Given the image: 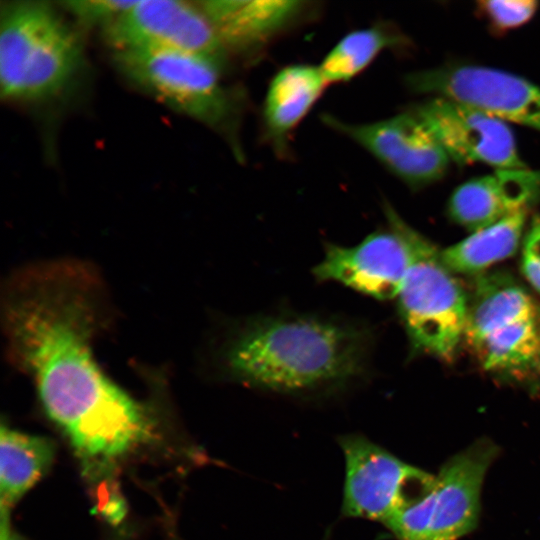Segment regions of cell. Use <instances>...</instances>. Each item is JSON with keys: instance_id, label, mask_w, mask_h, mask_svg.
I'll return each mask as SVG.
<instances>
[{"instance_id": "6da1fadb", "label": "cell", "mask_w": 540, "mask_h": 540, "mask_svg": "<svg viewBox=\"0 0 540 540\" xmlns=\"http://www.w3.org/2000/svg\"><path fill=\"white\" fill-rule=\"evenodd\" d=\"M91 301L61 275L40 276L8 303L19 359L47 415L92 465L105 466L150 439L148 408L113 383L91 350Z\"/></svg>"}, {"instance_id": "7a4b0ae2", "label": "cell", "mask_w": 540, "mask_h": 540, "mask_svg": "<svg viewBox=\"0 0 540 540\" xmlns=\"http://www.w3.org/2000/svg\"><path fill=\"white\" fill-rule=\"evenodd\" d=\"M373 329L336 315L276 312L242 320L222 349L226 375L287 395L343 390L368 375Z\"/></svg>"}, {"instance_id": "3957f363", "label": "cell", "mask_w": 540, "mask_h": 540, "mask_svg": "<svg viewBox=\"0 0 540 540\" xmlns=\"http://www.w3.org/2000/svg\"><path fill=\"white\" fill-rule=\"evenodd\" d=\"M82 58L78 37L48 3L2 5V98L35 101L54 97L71 83Z\"/></svg>"}, {"instance_id": "277c9868", "label": "cell", "mask_w": 540, "mask_h": 540, "mask_svg": "<svg viewBox=\"0 0 540 540\" xmlns=\"http://www.w3.org/2000/svg\"><path fill=\"white\" fill-rule=\"evenodd\" d=\"M386 221L402 235L410 256L397 296L398 313L414 353L452 362L463 343L468 293L443 263L440 250L389 204Z\"/></svg>"}, {"instance_id": "5b68a950", "label": "cell", "mask_w": 540, "mask_h": 540, "mask_svg": "<svg viewBox=\"0 0 540 540\" xmlns=\"http://www.w3.org/2000/svg\"><path fill=\"white\" fill-rule=\"evenodd\" d=\"M119 70L139 88L171 108L223 133L243 159L239 139L243 101L221 79L223 63L165 48L114 51Z\"/></svg>"}, {"instance_id": "8992f818", "label": "cell", "mask_w": 540, "mask_h": 540, "mask_svg": "<svg viewBox=\"0 0 540 540\" xmlns=\"http://www.w3.org/2000/svg\"><path fill=\"white\" fill-rule=\"evenodd\" d=\"M463 343L487 374L526 387L540 383V302L518 283H499L470 303Z\"/></svg>"}, {"instance_id": "52a82bcc", "label": "cell", "mask_w": 540, "mask_h": 540, "mask_svg": "<svg viewBox=\"0 0 540 540\" xmlns=\"http://www.w3.org/2000/svg\"><path fill=\"white\" fill-rule=\"evenodd\" d=\"M499 448L480 439L451 457L385 525L397 540H458L478 523L483 481Z\"/></svg>"}, {"instance_id": "ba28073f", "label": "cell", "mask_w": 540, "mask_h": 540, "mask_svg": "<svg viewBox=\"0 0 540 540\" xmlns=\"http://www.w3.org/2000/svg\"><path fill=\"white\" fill-rule=\"evenodd\" d=\"M345 476L342 513L386 525L434 475L412 466L359 434L339 438Z\"/></svg>"}, {"instance_id": "9c48e42d", "label": "cell", "mask_w": 540, "mask_h": 540, "mask_svg": "<svg viewBox=\"0 0 540 540\" xmlns=\"http://www.w3.org/2000/svg\"><path fill=\"white\" fill-rule=\"evenodd\" d=\"M405 82L415 93L457 100L540 132V87L517 74L457 63L410 73Z\"/></svg>"}, {"instance_id": "30bf717a", "label": "cell", "mask_w": 540, "mask_h": 540, "mask_svg": "<svg viewBox=\"0 0 540 540\" xmlns=\"http://www.w3.org/2000/svg\"><path fill=\"white\" fill-rule=\"evenodd\" d=\"M321 120L366 150L412 190L434 184L448 172L451 160L447 153L410 109L367 123L343 121L328 113Z\"/></svg>"}, {"instance_id": "8fae6325", "label": "cell", "mask_w": 540, "mask_h": 540, "mask_svg": "<svg viewBox=\"0 0 540 540\" xmlns=\"http://www.w3.org/2000/svg\"><path fill=\"white\" fill-rule=\"evenodd\" d=\"M428 127L451 162L495 170L527 168L508 123L446 97L431 96L409 108Z\"/></svg>"}, {"instance_id": "7c38bea8", "label": "cell", "mask_w": 540, "mask_h": 540, "mask_svg": "<svg viewBox=\"0 0 540 540\" xmlns=\"http://www.w3.org/2000/svg\"><path fill=\"white\" fill-rule=\"evenodd\" d=\"M114 51L165 48L224 63L226 50L197 2L142 0L106 26Z\"/></svg>"}, {"instance_id": "4fadbf2b", "label": "cell", "mask_w": 540, "mask_h": 540, "mask_svg": "<svg viewBox=\"0 0 540 540\" xmlns=\"http://www.w3.org/2000/svg\"><path fill=\"white\" fill-rule=\"evenodd\" d=\"M410 263L407 245L397 229L367 235L354 246L325 244L323 259L313 268L319 281H334L377 300L397 298Z\"/></svg>"}, {"instance_id": "5bb4252c", "label": "cell", "mask_w": 540, "mask_h": 540, "mask_svg": "<svg viewBox=\"0 0 540 540\" xmlns=\"http://www.w3.org/2000/svg\"><path fill=\"white\" fill-rule=\"evenodd\" d=\"M226 51L253 55L311 16L298 0H206L197 2Z\"/></svg>"}, {"instance_id": "9a60e30c", "label": "cell", "mask_w": 540, "mask_h": 540, "mask_svg": "<svg viewBox=\"0 0 540 540\" xmlns=\"http://www.w3.org/2000/svg\"><path fill=\"white\" fill-rule=\"evenodd\" d=\"M540 199V171L495 170L455 188L447 212L457 225L472 232L531 206Z\"/></svg>"}, {"instance_id": "2e32d148", "label": "cell", "mask_w": 540, "mask_h": 540, "mask_svg": "<svg viewBox=\"0 0 540 540\" xmlns=\"http://www.w3.org/2000/svg\"><path fill=\"white\" fill-rule=\"evenodd\" d=\"M319 66L293 64L272 78L262 109L263 134L272 148L286 153L288 140L327 86Z\"/></svg>"}, {"instance_id": "e0dca14e", "label": "cell", "mask_w": 540, "mask_h": 540, "mask_svg": "<svg viewBox=\"0 0 540 540\" xmlns=\"http://www.w3.org/2000/svg\"><path fill=\"white\" fill-rule=\"evenodd\" d=\"M53 443L44 437L22 433L2 425L0 431L1 514L40 480L54 459Z\"/></svg>"}, {"instance_id": "ac0fdd59", "label": "cell", "mask_w": 540, "mask_h": 540, "mask_svg": "<svg viewBox=\"0 0 540 540\" xmlns=\"http://www.w3.org/2000/svg\"><path fill=\"white\" fill-rule=\"evenodd\" d=\"M529 210L530 208H523L513 212L441 250L443 263L454 274L475 277L483 274L490 266L516 252L526 227Z\"/></svg>"}, {"instance_id": "d6986e66", "label": "cell", "mask_w": 540, "mask_h": 540, "mask_svg": "<svg viewBox=\"0 0 540 540\" xmlns=\"http://www.w3.org/2000/svg\"><path fill=\"white\" fill-rule=\"evenodd\" d=\"M408 38L391 24L351 31L340 39L319 68L327 82H346L364 71L383 51L408 47Z\"/></svg>"}, {"instance_id": "ffe728a7", "label": "cell", "mask_w": 540, "mask_h": 540, "mask_svg": "<svg viewBox=\"0 0 540 540\" xmlns=\"http://www.w3.org/2000/svg\"><path fill=\"white\" fill-rule=\"evenodd\" d=\"M539 9L535 0H480L476 12L495 35H503L527 24Z\"/></svg>"}, {"instance_id": "44dd1931", "label": "cell", "mask_w": 540, "mask_h": 540, "mask_svg": "<svg viewBox=\"0 0 540 540\" xmlns=\"http://www.w3.org/2000/svg\"><path fill=\"white\" fill-rule=\"evenodd\" d=\"M135 1L80 0L62 2L63 7L81 22L108 26Z\"/></svg>"}, {"instance_id": "7402d4cb", "label": "cell", "mask_w": 540, "mask_h": 540, "mask_svg": "<svg viewBox=\"0 0 540 540\" xmlns=\"http://www.w3.org/2000/svg\"><path fill=\"white\" fill-rule=\"evenodd\" d=\"M521 272L530 286L540 294V217L535 216L523 238Z\"/></svg>"}]
</instances>
